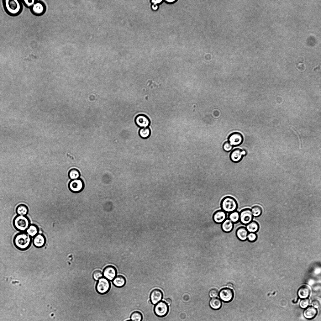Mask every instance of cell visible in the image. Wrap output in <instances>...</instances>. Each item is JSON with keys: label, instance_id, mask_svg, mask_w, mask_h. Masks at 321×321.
<instances>
[{"label": "cell", "instance_id": "obj_32", "mask_svg": "<svg viewBox=\"0 0 321 321\" xmlns=\"http://www.w3.org/2000/svg\"><path fill=\"white\" fill-rule=\"evenodd\" d=\"M233 147L227 141L225 142L223 145V149L224 151L228 152L231 151Z\"/></svg>", "mask_w": 321, "mask_h": 321}, {"label": "cell", "instance_id": "obj_5", "mask_svg": "<svg viewBox=\"0 0 321 321\" xmlns=\"http://www.w3.org/2000/svg\"><path fill=\"white\" fill-rule=\"evenodd\" d=\"M110 288L111 284L109 281L104 277H102L98 280L95 287L97 292L102 295L107 293Z\"/></svg>", "mask_w": 321, "mask_h": 321}, {"label": "cell", "instance_id": "obj_36", "mask_svg": "<svg viewBox=\"0 0 321 321\" xmlns=\"http://www.w3.org/2000/svg\"><path fill=\"white\" fill-rule=\"evenodd\" d=\"M218 291L216 289H212L209 292V295L212 297H216L218 295Z\"/></svg>", "mask_w": 321, "mask_h": 321}, {"label": "cell", "instance_id": "obj_19", "mask_svg": "<svg viewBox=\"0 0 321 321\" xmlns=\"http://www.w3.org/2000/svg\"><path fill=\"white\" fill-rule=\"evenodd\" d=\"M311 290L309 287L307 285H304L301 286L298 291L299 297L301 298H306L310 295Z\"/></svg>", "mask_w": 321, "mask_h": 321}, {"label": "cell", "instance_id": "obj_39", "mask_svg": "<svg viewBox=\"0 0 321 321\" xmlns=\"http://www.w3.org/2000/svg\"><path fill=\"white\" fill-rule=\"evenodd\" d=\"M165 301L166 303L168 305H170L171 304V303H172L171 300L170 298H166V299H165Z\"/></svg>", "mask_w": 321, "mask_h": 321}, {"label": "cell", "instance_id": "obj_35", "mask_svg": "<svg viewBox=\"0 0 321 321\" xmlns=\"http://www.w3.org/2000/svg\"><path fill=\"white\" fill-rule=\"evenodd\" d=\"M309 300L308 298H305L302 300L300 303V306L302 308H306L309 305Z\"/></svg>", "mask_w": 321, "mask_h": 321}, {"label": "cell", "instance_id": "obj_31", "mask_svg": "<svg viewBox=\"0 0 321 321\" xmlns=\"http://www.w3.org/2000/svg\"><path fill=\"white\" fill-rule=\"evenodd\" d=\"M251 210L253 216L255 217H258L260 216L263 211L261 207L258 205L253 206Z\"/></svg>", "mask_w": 321, "mask_h": 321}, {"label": "cell", "instance_id": "obj_2", "mask_svg": "<svg viewBox=\"0 0 321 321\" xmlns=\"http://www.w3.org/2000/svg\"><path fill=\"white\" fill-rule=\"evenodd\" d=\"M221 209L226 213H230L236 211L238 206L236 200L230 196L224 197L220 203Z\"/></svg>", "mask_w": 321, "mask_h": 321}, {"label": "cell", "instance_id": "obj_16", "mask_svg": "<svg viewBox=\"0 0 321 321\" xmlns=\"http://www.w3.org/2000/svg\"><path fill=\"white\" fill-rule=\"evenodd\" d=\"M235 233L237 238L240 240L245 241L247 240L249 232L245 227L241 226L239 227L236 229Z\"/></svg>", "mask_w": 321, "mask_h": 321}, {"label": "cell", "instance_id": "obj_15", "mask_svg": "<svg viewBox=\"0 0 321 321\" xmlns=\"http://www.w3.org/2000/svg\"><path fill=\"white\" fill-rule=\"evenodd\" d=\"M227 213L222 209L217 210L213 214V221L216 224H222L227 218Z\"/></svg>", "mask_w": 321, "mask_h": 321}, {"label": "cell", "instance_id": "obj_10", "mask_svg": "<svg viewBox=\"0 0 321 321\" xmlns=\"http://www.w3.org/2000/svg\"><path fill=\"white\" fill-rule=\"evenodd\" d=\"M246 154L245 150L239 148H236L231 152L229 155V158L233 162L238 163L242 160Z\"/></svg>", "mask_w": 321, "mask_h": 321}, {"label": "cell", "instance_id": "obj_45", "mask_svg": "<svg viewBox=\"0 0 321 321\" xmlns=\"http://www.w3.org/2000/svg\"><path fill=\"white\" fill-rule=\"evenodd\" d=\"M126 321H132L131 320H126Z\"/></svg>", "mask_w": 321, "mask_h": 321}, {"label": "cell", "instance_id": "obj_21", "mask_svg": "<svg viewBox=\"0 0 321 321\" xmlns=\"http://www.w3.org/2000/svg\"><path fill=\"white\" fill-rule=\"evenodd\" d=\"M317 313V310L313 307H309L304 311V316L308 319H312L314 318Z\"/></svg>", "mask_w": 321, "mask_h": 321}, {"label": "cell", "instance_id": "obj_41", "mask_svg": "<svg viewBox=\"0 0 321 321\" xmlns=\"http://www.w3.org/2000/svg\"><path fill=\"white\" fill-rule=\"evenodd\" d=\"M227 286L229 287H233V285L231 283H229L227 284Z\"/></svg>", "mask_w": 321, "mask_h": 321}, {"label": "cell", "instance_id": "obj_13", "mask_svg": "<svg viewBox=\"0 0 321 321\" xmlns=\"http://www.w3.org/2000/svg\"><path fill=\"white\" fill-rule=\"evenodd\" d=\"M163 293L160 289L155 288L153 290L150 294V303L155 305L163 298Z\"/></svg>", "mask_w": 321, "mask_h": 321}, {"label": "cell", "instance_id": "obj_9", "mask_svg": "<svg viewBox=\"0 0 321 321\" xmlns=\"http://www.w3.org/2000/svg\"><path fill=\"white\" fill-rule=\"evenodd\" d=\"M228 141L234 147L240 145L243 142L244 138L242 135L238 132H234L229 135Z\"/></svg>", "mask_w": 321, "mask_h": 321}, {"label": "cell", "instance_id": "obj_7", "mask_svg": "<svg viewBox=\"0 0 321 321\" xmlns=\"http://www.w3.org/2000/svg\"><path fill=\"white\" fill-rule=\"evenodd\" d=\"M84 184L82 179L80 178L72 180L68 184L69 190L72 192L78 193L83 190Z\"/></svg>", "mask_w": 321, "mask_h": 321}, {"label": "cell", "instance_id": "obj_20", "mask_svg": "<svg viewBox=\"0 0 321 321\" xmlns=\"http://www.w3.org/2000/svg\"><path fill=\"white\" fill-rule=\"evenodd\" d=\"M221 224L222 230L225 233L231 232L234 227V224L228 218H227Z\"/></svg>", "mask_w": 321, "mask_h": 321}, {"label": "cell", "instance_id": "obj_37", "mask_svg": "<svg viewBox=\"0 0 321 321\" xmlns=\"http://www.w3.org/2000/svg\"><path fill=\"white\" fill-rule=\"evenodd\" d=\"M311 304L315 308H318L320 305V302L318 299H313L311 302Z\"/></svg>", "mask_w": 321, "mask_h": 321}, {"label": "cell", "instance_id": "obj_30", "mask_svg": "<svg viewBox=\"0 0 321 321\" xmlns=\"http://www.w3.org/2000/svg\"><path fill=\"white\" fill-rule=\"evenodd\" d=\"M68 175L70 179L74 180L79 178L80 176V173L78 170L75 168H73L69 171Z\"/></svg>", "mask_w": 321, "mask_h": 321}, {"label": "cell", "instance_id": "obj_17", "mask_svg": "<svg viewBox=\"0 0 321 321\" xmlns=\"http://www.w3.org/2000/svg\"><path fill=\"white\" fill-rule=\"evenodd\" d=\"M32 12L37 15H40L43 13L45 10L44 4L41 2L35 3L31 8Z\"/></svg>", "mask_w": 321, "mask_h": 321}, {"label": "cell", "instance_id": "obj_6", "mask_svg": "<svg viewBox=\"0 0 321 321\" xmlns=\"http://www.w3.org/2000/svg\"><path fill=\"white\" fill-rule=\"evenodd\" d=\"M169 311L168 305L163 301H161L156 304L154 308V312L158 317L162 318L166 316Z\"/></svg>", "mask_w": 321, "mask_h": 321}, {"label": "cell", "instance_id": "obj_42", "mask_svg": "<svg viewBox=\"0 0 321 321\" xmlns=\"http://www.w3.org/2000/svg\"><path fill=\"white\" fill-rule=\"evenodd\" d=\"M157 8L158 7L157 6H152V8L154 10L157 9Z\"/></svg>", "mask_w": 321, "mask_h": 321}, {"label": "cell", "instance_id": "obj_14", "mask_svg": "<svg viewBox=\"0 0 321 321\" xmlns=\"http://www.w3.org/2000/svg\"><path fill=\"white\" fill-rule=\"evenodd\" d=\"M219 295L220 298L225 302L231 301L234 296L233 291L228 288L222 289L220 291Z\"/></svg>", "mask_w": 321, "mask_h": 321}, {"label": "cell", "instance_id": "obj_44", "mask_svg": "<svg viewBox=\"0 0 321 321\" xmlns=\"http://www.w3.org/2000/svg\"><path fill=\"white\" fill-rule=\"evenodd\" d=\"M319 67V65H318V66H317V67H315V68H314V70H315V69H317V68L318 67Z\"/></svg>", "mask_w": 321, "mask_h": 321}, {"label": "cell", "instance_id": "obj_12", "mask_svg": "<svg viewBox=\"0 0 321 321\" xmlns=\"http://www.w3.org/2000/svg\"><path fill=\"white\" fill-rule=\"evenodd\" d=\"M103 274L104 277L109 281H112L117 276V270L114 266H108L104 269Z\"/></svg>", "mask_w": 321, "mask_h": 321}, {"label": "cell", "instance_id": "obj_43", "mask_svg": "<svg viewBox=\"0 0 321 321\" xmlns=\"http://www.w3.org/2000/svg\"><path fill=\"white\" fill-rule=\"evenodd\" d=\"M166 1H167V2H173L174 1H175V0H166Z\"/></svg>", "mask_w": 321, "mask_h": 321}, {"label": "cell", "instance_id": "obj_29", "mask_svg": "<svg viewBox=\"0 0 321 321\" xmlns=\"http://www.w3.org/2000/svg\"><path fill=\"white\" fill-rule=\"evenodd\" d=\"M143 316L140 312L135 311L133 312L130 316V320L132 321H142Z\"/></svg>", "mask_w": 321, "mask_h": 321}, {"label": "cell", "instance_id": "obj_33", "mask_svg": "<svg viewBox=\"0 0 321 321\" xmlns=\"http://www.w3.org/2000/svg\"><path fill=\"white\" fill-rule=\"evenodd\" d=\"M257 235L255 233H249L247 236L248 240L250 242H254L256 240Z\"/></svg>", "mask_w": 321, "mask_h": 321}, {"label": "cell", "instance_id": "obj_4", "mask_svg": "<svg viewBox=\"0 0 321 321\" xmlns=\"http://www.w3.org/2000/svg\"><path fill=\"white\" fill-rule=\"evenodd\" d=\"M13 224L15 228L21 231H26L30 225L29 218L25 216L18 215L14 219Z\"/></svg>", "mask_w": 321, "mask_h": 321}, {"label": "cell", "instance_id": "obj_3", "mask_svg": "<svg viewBox=\"0 0 321 321\" xmlns=\"http://www.w3.org/2000/svg\"><path fill=\"white\" fill-rule=\"evenodd\" d=\"M5 10L9 14L16 15L21 10V4L17 0H5L3 1Z\"/></svg>", "mask_w": 321, "mask_h": 321}, {"label": "cell", "instance_id": "obj_28", "mask_svg": "<svg viewBox=\"0 0 321 321\" xmlns=\"http://www.w3.org/2000/svg\"><path fill=\"white\" fill-rule=\"evenodd\" d=\"M228 218L234 224L238 223L239 220V212L236 210L229 213Z\"/></svg>", "mask_w": 321, "mask_h": 321}, {"label": "cell", "instance_id": "obj_40", "mask_svg": "<svg viewBox=\"0 0 321 321\" xmlns=\"http://www.w3.org/2000/svg\"><path fill=\"white\" fill-rule=\"evenodd\" d=\"M162 0H152V2L154 3L153 6H155L156 4L160 3Z\"/></svg>", "mask_w": 321, "mask_h": 321}, {"label": "cell", "instance_id": "obj_26", "mask_svg": "<svg viewBox=\"0 0 321 321\" xmlns=\"http://www.w3.org/2000/svg\"><path fill=\"white\" fill-rule=\"evenodd\" d=\"M150 134L151 131L148 127L141 128L139 131V136L143 139L148 138L150 136Z\"/></svg>", "mask_w": 321, "mask_h": 321}, {"label": "cell", "instance_id": "obj_22", "mask_svg": "<svg viewBox=\"0 0 321 321\" xmlns=\"http://www.w3.org/2000/svg\"><path fill=\"white\" fill-rule=\"evenodd\" d=\"M125 277L122 275L116 276L112 281L114 285L118 287H122L125 286L126 283Z\"/></svg>", "mask_w": 321, "mask_h": 321}, {"label": "cell", "instance_id": "obj_34", "mask_svg": "<svg viewBox=\"0 0 321 321\" xmlns=\"http://www.w3.org/2000/svg\"><path fill=\"white\" fill-rule=\"evenodd\" d=\"M102 272L99 270L95 271L92 274L93 278L96 281H98L99 279L103 276Z\"/></svg>", "mask_w": 321, "mask_h": 321}, {"label": "cell", "instance_id": "obj_18", "mask_svg": "<svg viewBox=\"0 0 321 321\" xmlns=\"http://www.w3.org/2000/svg\"><path fill=\"white\" fill-rule=\"evenodd\" d=\"M45 238L44 236L41 234H38L34 237L33 239V244L37 248L42 247L45 245Z\"/></svg>", "mask_w": 321, "mask_h": 321}, {"label": "cell", "instance_id": "obj_24", "mask_svg": "<svg viewBox=\"0 0 321 321\" xmlns=\"http://www.w3.org/2000/svg\"><path fill=\"white\" fill-rule=\"evenodd\" d=\"M211 307L213 309L217 310L219 309L222 305L221 300L218 298H212L209 302Z\"/></svg>", "mask_w": 321, "mask_h": 321}, {"label": "cell", "instance_id": "obj_27", "mask_svg": "<svg viewBox=\"0 0 321 321\" xmlns=\"http://www.w3.org/2000/svg\"><path fill=\"white\" fill-rule=\"evenodd\" d=\"M28 208L24 204H20L18 205L16 208V213L19 215L25 216L28 213Z\"/></svg>", "mask_w": 321, "mask_h": 321}, {"label": "cell", "instance_id": "obj_23", "mask_svg": "<svg viewBox=\"0 0 321 321\" xmlns=\"http://www.w3.org/2000/svg\"><path fill=\"white\" fill-rule=\"evenodd\" d=\"M245 228L249 233H256L259 230V225L257 222L252 220L246 225Z\"/></svg>", "mask_w": 321, "mask_h": 321}, {"label": "cell", "instance_id": "obj_11", "mask_svg": "<svg viewBox=\"0 0 321 321\" xmlns=\"http://www.w3.org/2000/svg\"><path fill=\"white\" fill-rule=\"evenodd\" d=\"M136 124L141 128L148 127L150 124V120L149 118L144 114H139L135 118Z\"/></svg>", "mask_w": 321, "mask_h": 321}, {"label": "cell", "instance_id": "obj_8", "mask_svg": "<svg viewBox=\"0 0 321 321\" xmlns=\"http://www.w3.org/2000/svg\"><path fill=\"white\" fill-rule=\"evenodd\" d=\"M253 216L251 209L244 208L239 213V220L241 223L246 225L253 220Z\"/></svg>", "mask_w": 321, "mask_h": 321}, {"label": "cell", "instance_id": "obj_38", "mask_svg": "<svg viewBox=\"0 0 321 321\" xmlns=\"http://www.w3.org/2000/svg\"><path fill=\"white\" fill-rule=\"evenodd\" d=\"M23 2L24 4L28 7L32 6L35 3L34 0H24Z\"/></svg>", "mask_w": 321, "mask_h": 321}, {"label": "cell", "instance_id": "obj_1", "mask_svg": "<svg viewBox=\"0 0 321 321\" xmlns=\"http://www.w3.org/2000/svg\"><path fill=\"white\" fill-rule=\"evenodd\" d=\"M13 241L15 246L18 249L24 250L29 247L31 239V237L26 233L21 232L15 235Z\"/></svg>", "mask_w": 321, "mask_h": 321}, {"label": "cell", "instance_id": "obj_25", "mask_svg": "<svg viewBox=\"0 0 321 321\" xmlns=\"http://www.w3.org/2000/svg\"><path fill=\"white\" fill-rule=\"evenodd\" d=\"M26 231V233L31 237H34L38 234L39 229L36 225L31 224L30 225Z\"/></svg>", "mask_w": 321, "mask_h": 321}]
</instances>
